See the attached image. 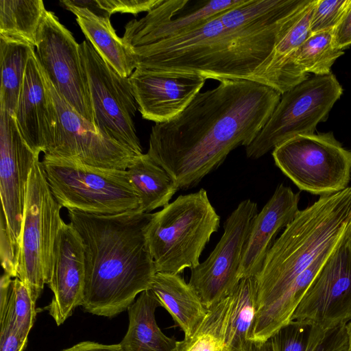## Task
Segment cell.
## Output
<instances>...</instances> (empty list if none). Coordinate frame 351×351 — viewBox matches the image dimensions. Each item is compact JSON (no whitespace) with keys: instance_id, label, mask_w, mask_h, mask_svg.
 I'll list each match as a JSON object with an SVG mask.
<instances>
[{"instance_id":"cell-1","label":"cell","mask_w":351,"mask_h":351,"mask_svg":"<svg viewBox=\"0 0 351 351\" xmlns=\"http://www.w3.org/2000/svg\"><path fill=\"white\" fill-rule=\"evenodd\" d=\"M281 94L247 80H223L199 92L178 115L152 126L147 154L180 189L196 186L265 126Z\"/></svg>"},{"instance_id":"cell-2","label":"cell","mask_w":351,"mask_h":351,"mask_svg":"<svg viewBox=\"0 0 351 351\" xmlns=\"http://www.w3.org/2000/svg\"><path fill=\"white\" fill-rule=\"evenodd\" d=\"M309 0H245L179 36L133 48L136 68L253 81Z\"/></svg>"},{"instance_id":"cell-3","label":"cell","mask_w":351,"mask_h":351,"mask_svg":"<svg viewBox=\"0 0 351 351\" xmlns=\"http://www.w3.org/2000/svg\"><path fill=\"white\" fill-rule=\"evenodd\" d=\"M85 251V287L82 306L113 317L150 289L156 269L146 238L152 213L139 210L97 215L69 210Z\"/></svg>"},{"instance_id":"cell-4","label":"cell","mask_w":351,"mask_h":351,"mask_svg":"<svg viewBox=\"0 0 351 351\" xmlns=\"http://www.w3.org/2000/svg\"><path fill=\"white\" fill-rule=\"evenodd\" d=\"M351 237V186L299 210L277 239L255 277L260 319L324 252ZM255 323V322H254Z\"/></svg>"},{"instance_id":"cell-5","label":"cell","mask_w":351,"mask_h":351,"mask_svg":"<svg viewBox=\"0 0 351 351\" xmlns=\"http://www.w3.org/2000/svg\"><path fill=\"white\" fill-rule=\"evenodd\" d=\"M219 223L220 217L204 189L180 195L152 213L146 238L156 272L179 274L197 266Z\"/></svg>"},{"instance_id":"cell-6","label":"cell","mask_w":351,"mask_h":351,"mask_svg":"<svg viewBox=\"0 0 351 351\" xmlns=\"http://www.w3.org/2000/svg\"><path fill=\"white\" fill-rule=\"evenodd\" d=\"M41 163L53 195L68 210L97 215L138 210L139 198L126 170L47 154Z\"/></svg>"},{"instance_id":"cell-7","label":"cell","mask_w":351,"mask_h":351,"mask_svg":"<svg viewBox=\"0 0 351 351\" xmlns=\"http://www.w3.org/2000/svg\"><path fill=\"white\" fill-rule=\"evenodd\" d=\"M39 158L31 169L21 234L17 278L36 302L47 284L55 240L63 221Z\"/></svg>"},{"instance_id":"cell-8","label":"cell","mask_w":351,"mask_h":351,"mask_svg":"<svg viewBox=\"0 0 351 351\" xmlns=\"http://www.w3.org/2000/svg\"><path fill=\"white\" fill-rule=\"evenodd\" d=\"M342 93L332 73L308 78L283 93L265 126L245 147L247 157L258 159L295 136L314 134Z\"/></svg>"},{"instance_id":"cell-9","label":"cell","mask_w":351,"mask_h":351,"mask_svg":"<svg viewBox=\"0 0 351 351\" xmlns=\"http://www.w3.org/2000/svg\"><path fill=\"white\" fill-rule=\"evenodd\" d=\"M276 165L300 190L332 194L347 188L351 177V151L332 132L295 136L272 152Z\"/></svg>"},{"instance_id":"cell-10","label":"cell","mask_w":351,"mask_h":351,"mask_svg":"<svg viewBox=\"0 0 351 351\" xmlns=\"http://www.w3.org/2000/svg\"><path fill=\"white\" fill-rule=\"evenodd\" d=\"M95 125L103 135L143 154L134 117L137 104L129 77L121 76L86 40L80 44Z\"/></svg>"},{"instance_id":"cell-11","label":"cell","mask_w":351,"mask_h":351,"mask_svg":"<svg viewBox=\"0 0 351 351\" xmlns=\"http://www.w3.org/2000/svg\"><path fill=\"white\" fill-rule=\"evenodd\" d=\"M256 202H241L223 224V234L209 256L191 269L189 285L207 308L228 297L239 281V270L252 222Z\"/></svg>"},{"instance_id":"cell-12","label":"cell","mask_w":351,"mask_h":351,"mask_svg":"<svg viewBox=\"0 0 351 351\" xmlns=\"http://www.w3.org/2000/svg\"><path fill=\"white\" fill-rule=\"evenodd\" d=\"M35 54L57 93L79 114L95 125L80 44L51 11L46 10L38 29Z\"/></svg>"},{"instance_id":"cell-13","label":"cell","mask_w":351,"mask_h":351,"mask_svg":"<svg viewBox=\"0 0 351 351\" xmlns=\"http://www.w3.org/2000/svg\"><path fill=\"white\" fill-rule=\"evenodd\" d=\"M49 83L57 112V125L53 143L45 154L97 167L126 170L138 155L101 134Z\"/></svg>"},{"instance_id":"cell-14","label":"cell","mask_w":351,"mask_h":351,"mask_svg":"<svg viewBox=\"0 0 351 351\" xmlns=\"http://www.w3.org/2000/svg\"><path fill=\"white\" fill-rule=\"evenodd\" d=\"M291 320L328 329L351 320V241H344L330 256L294 311Z\"/></svg>"},{"instance_id":"cell-15","label":"cell","mask_w":351,"mask_h":351,"mask_svg":"<svg viewBox=\"0 0 351 351\" xmlns=\"http://www.w3.org/2000/svg\"><path fill=\"white\" fill-rule=\"evenodd\" d=\"M39 155L23 139L14 113L0 108L1 212L19 256L29 176Z\"/></svg>"},{"instance_id":"cell-16","label":"cell","mask_w":351,"mask_h":351,"mask_svg":"<svg viewBox=\"0 0 351 351\" xmlns=\"http://www.w3.org/2000/svg\"><path fill=\"white\" fill-rule=\"evenodd\" d=\"M245 0H162L139 20L130 21L122 39L131 49L184 34Z\"/></svg>"},{"instance_id":"cell-17","label":"cell","mask_w":351,"mask_h":351,"mask_svg":"<svg viewBox=\"0 0 351 351\" xmlns=\"http://www.w3.org/2000/svg\"><path fill=\"white\" fill-rule=\"evenodd\" d=\"M129 79L142 117L156 123L182 112L206 80L194 73L141 69H136Z\"/></svg>"},{"instance_id":"cell-18","label":"cell","mask_w":351,"mask_h":351,"mask_svg":"<svg viewBox=\"0 0 351 351\" xmlns=\"http://www.w3.org/2000/svg\"><path fill=\"white\" fill-rule=\"evenodd\" d=\"M85 276L84 242L73 225L63 221L55 240L47 283L53 295L46 307L58 326L62 324L77 306H82Z\"/></svg>"},{"instance_id":"cell-19","label":"cell","mask_w":351,"mask_h":351,"mask_svg":"<svg viewBox=\"0 0 351 351\" xmlns=\"http://www.w3.org/2000/svg\"><path fill=\"white\" fill-rule=\"evenodd\" d=\"M14 114L29 147L38 154H45L53 141L57 112L49 80L35 51L29 58Z\"/></svg>"},{"instance_id":"cell-20","label":"cell","mask_w":351,"mask_h":351,"mask_svg":"<svg viewBox=\"0 0 351 351\" xmlns=\"http://www.w3.org/2000/svg\"><path fill=\"white\" fill-rule=\"evenodd\" d=\"M300 194L281 184L255 217L243 254L240 278L256 277L281 229L299 212Z\"/></svg>"},{"instance_id":"cell-21","label":"cell","mask_w":351,"mask_h":351,"mask_svg":"<svg viewBox=\"0 0 351 351\" xmlns=\"http://www.w3.org/2000/svg\"><path fill=\"white\" fill-rule=\"evenodd\" d=\"M60 3L76 16L87 40L100 57L121 76L130 77L136 68L132 49L117 34L109 16L95 14L86 8L75 6L68 0Z\"/></svg>"},{"instance_id":"cell-22","label":"cell","mask_w":351,"mask_h":351,"mask_svg":"<svg viewBox=\"0 0 351 351\" xmlns=\"http://www.w3.org/2000/svg\"><path fill=\"white\" fill-rule=\"evenodd\" d=\"M149 289L183 330L184 337L194 332L207 314L197 294L179 274L157 272Z\"/></svg>"},{"instance_id":"cell-23","label":"cell","mask_w":351,"mask_h":351,"mask_svg":"<svg viewBox=\"0 0 351 351\" xmlns=\"http://www.w3.org/2000/svg\"><path fill=\"white\" fill-rule=\"evenodd\" d=\"M161 306L151 289L141 292L128 308L129 326L119 343L123 351H176L177 341L158 327L156 309Z\"/></svg>"},{"instance_id":"cell-24","label":"cell","mask_w":351,"mask_h":351,"mask_svg":"<svg viewBox=\"0 0 351 351\" xmlns=\"http://www.w3.org/2000/svg\"><path fill=\"white\" fill-rule=\"evenodd\" d=\"M270 338L274 351H349L347 324L325 329L291 320Z\"/></svg>"},{"instance_id":"cell-25","label":"cell","mask_w":351,"mask_h":351,"mask_svg":"<svg viewBox=\"0 0 351 351\" xmlns=\"http://www.w3.org/2000/svg\"><path fill=\"white\" fill-rule=\"evenodd\" d=\"M343 53L344 51L337 48L335 45L334 29L311 34L289 61L286 73V90L307 80L310 73L315 75L331 73L332 66Z\"/></svg>"},{"instance_id":"cell-26","label":"cell","mask_w":351,"mask_h":351,"mask_svg":"<svg viewBox=\"0 0 351 351\" xmlns=\"http://www.w3.org/2000/svg\"><path fill=\"white\" fill-rule=\"evenodd\" d=\"M316 0L302 10L297 19L278 42L271 53L256 71L253 81L272 88L282 95L286 90L289 61L299 46L311 34L310 23Z\"/></svg>"},{"instance_id":"cell-27","label":"cell","mask_w":351,"mask_h":351,"mask_svg":"<svg viewBox=\"0 0 351 351\" xmlns=\"http://www.w3.org/2000/svg\"><path fill=\"white\" fill-rule=\"evenodd\" d=\"M230 298L223 351H250L257 312L256 278L241 279Z\"/></svg>"},{"instance_id":"cell-28","label":"cell","mask_w":351,"mask_h":351,"mask_svg":"<svg viewBox=\"0 0 351 351\" xmlns=\"http://www.w3.org/2000/svg\"><path fill=\"white\" fill-rule=\"evenodd\" d=\"M126 171L138 196L141 212L150 213L165 206L179 190L170 175L147 153L136 156Z\"/></svg>"},{"instance_id":"cell-29","label":"cell","mask_w":351,"mask_h":351,"mask_svg":"<svg viewBox=\"0 0 351 351\" xmlns=\"http://www.w3.org/2000/svg\"><path fill=\"white\" fill-rule=\"evenodd\" d=\"M35 47L30 44L0 36V108L14 113L27 64Z\"/></svg>"},{"instance_id":"cell-30","label":"cell","mask_w":351,"mask_h":351,"mask_svg":"<svg viewBox=\"0 0 351 351\" xmlns=\"http://www.w3.org/2000/svg\"><path fill=\"white\" fill-rule=\"evenodd\" d=\"M46 10L42 0H0V36L35 47Z\"/></svg>"},{"instance_id":"cell-31","label":"cell","mask_w":351,"mask_h":351,"mask_svg":"<svg viewBox=\"0 0 351 351\" xmlns=\"http://www.w3.org/2000/svg\"><path fill=\"white\" fill-rule=\"evenodd\" d=\"M230 303L229 295L208 308L194 332L177 341L176 351H223Z\"/></svg>"},{"instance_id":"cell-32","label":"cell","mask_w":351,"mask_h":351,"mask_svg":"<svg viewBox=\"0 0 351 351\" xmlns=\"http://www.w3.org/2000/svg\"><path fill=\"white\" fill-rule=\"evenodd\" d=\"M35 303L26 285L14 278L5 311L0 315V324H8L21 336L28 337L36 317Z\"/></svg>"},{"instance_id":"cell-33","label":"cell","mask_w":351,"mask_h":351,"mask_svg":"<svg viewBox=\"0 0 351 351\" xmlns=\"http://www.w3.org/2000/svg\"><path fill=\"white\" fill-rule=\"evenodd\" d=\"M351 7V0H316L311 23V34L335 29Z\"/></svg>"},{"instance_id":"cell-34","label":"cell","mask_w":351,"mask_h":351,"mask_svg":"<svg viewBox=\"0 0 351 351\" xmlns=\"http://www.w3.org/2000/svg\"><path fill=\"white\" fill-rule=\"evenodd\" d=\"M162 0H95L97 8L108 16L114 13H130L134 15L149 12Z\"/></svg>"},{"instance_id":"cell-35","label":"cell","mask_w":351,"mask_h":351,"mask_svg":"<svg viewBox=\"0 0 351 351\" xmlns=\"http://www.w3.org/2000/svg\"><path fill=\"white\" fill-rule=\"evenodd\" d=\"M0 254L4 273L12 278L17 277L19 253L14 248L9 234L4 215L1 211Z\"/></svg>"},{"instance_id":"cell-36","label":"cell","mask_w":351,"mask_h":351,"mask_svg":"<svg viewBox=\"0 0 351 351\" xmlns=\"http://www.w3.org/2000/svg\"><path fill=\"white\" fill-rule=\"evenodd\" d=\"M28 337H23L8 324L0 327V351H23Z\"/></svg>"},{"instance_id":"cell-37","label":"cell","mask_w":351,"mask_h":351,"mask_svg":"<svg viewBox=\"0 0 351 351\" xmlns=\"http://www.w3.org/2000/svg\"><path fill=\"white\" fill-rule=\"evenodd\" d=\"M334 39L337 48L344 49L351 45V7L334 29Z\"/></svg>"},{"instance_id":"cell-38","label":"cell","mask_w":351,"mask_h":351,"mask_svg":"<svg viewBox=\"0 0 351 351\" xmlns=\"http://www.w3.org/2000/svg\"><path fill=\"white\" fill-rule=\"evenodd\" d=\"M62 351H123L119 344H102L91 341L80 342Z\"/></svg>"},{"instance_id":"cell-39","label":"cell","mask_w":351,"mask_h":351,"mask_svg":"<svg viewBox=\"0 0 351 351\" xmlns=\"http://www.w3.org/2000/svg\"><path fill=\"white\" fill-rule=\"evenodd\" d=\"M250 351H274L271 339L262 342H254Z\"/></svg>"},{"instance_id":"cell-40","label":"cell","mask_w":351,"mask_h":351,"mask_svg":"<svg viewBox=\"0 0 351 351\" xmlns=\"http://www.w3.org/2000/svg\"><path fill=\"white\" fill-rule=\"evenodd\" d=\"M347 329L349 337V351H351V320L347 324Z\"/></svg>"},{"instance_id":"cell-41","label":"cell","mask_w":351,"mask_h":351,"mask_svg":"<svg viewBox=\"0 0 351 351\" xmlns=\"http://www.w3.org/2000/svg\"><path fill=\"white\" fill-rule=\"evenodd\" d=\"M350 241H351V237H350Z\"/></svg>"}]
</instances>
